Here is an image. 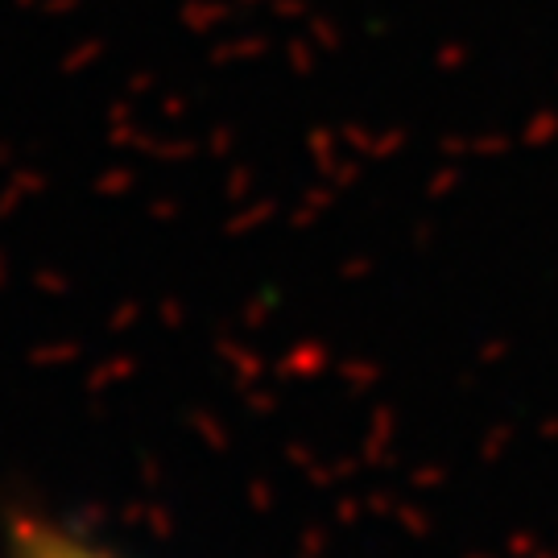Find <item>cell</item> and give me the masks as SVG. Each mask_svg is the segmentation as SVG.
I'll list each match as a JSON object with an SVG mask.
<instances>
[{"mask_svg":"<svg viewBox=\"0 0 558 558\" xmlns=\"http://www.w3.org/2000/svg\"><path fill=\"white\" fill-rule=\"evenodd\" d=\"M4 550L9 558H120L100 542L83 538L80 530L41 518V513H17L9 521Z\"/></svg>","mask_w":558,"mask_h":558,"instance_id":"obj_1","label":"cell"}]
</instances>
